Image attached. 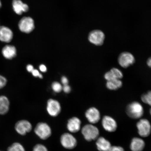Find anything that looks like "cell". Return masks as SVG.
Instances as JSON below:
<instances>
[{
  "mask_svg": "<svg viewBox=\"0 0 151 151\" xmlns=\"http://www.w3.org/2000/svg\"><path fill=\"white\" fill-rule=\"evenodd\" d=\"M35 133L41 139L45 140L52 135L51 128L48 124L45 122H39L35 129Z\"/></svg>",
  "mask_w": 151,
  "mask_h": 151,
  "instance_id": "3",
  "label": "cell"
},
{
  "mask_svg": "<svg viewBox=\"0 0 151 151\" xmlns=\"http://www.w3.org/2000/svg\"><path fill=\"white\" fill-rule=\"evenodd\" d=\"M39 69L41 72L43 73H45L47 71V68L46 66L43 65H41L39 66Z\"/></svg>",
  "mask_w": 151,
  "mask_h": 151,
  "instance_id": "31",
  "label": "cell"
},
{
  "mask_svg": "<svg viewBox=\"0 0 151 151\" xmlns=\"http://www.w3.org/2000/svg\"><path fill=\"white\" fill-rule=\"evenodd\" d=\"M19 29L22 32L29 33L35 28V22L32 18L30 17H24L19 22Z\"/></svg>",
  "mask_w": 151,
  "mask_h": 151,
  "instance_id": "7",
  "label": "cell"
},
{
  "mask_svg": "<svg viewBox=\"0 0 151 151\" xmlns=\"http://www.w3.org/2000/svg\"><path fill=\"white\" fill-rule=\"evenodd\" d=\"M96 145L99 151H109L112 146L110 142L103 137L98 138Z\"/></svg>",
  "mask_w": 151,
  "mask_h": 151,
  "instance_id": "18",
  "label": "cell"
},
{
  "mask_svg": "<svg viewBox=\"0 0 151 151\" xmlns=\"http://www.w3.org/2000/svg\"></svg>",
  "mask_w": 151,
  "mask_h": 151,
  "instance_id": "35",
  "label": "cell"
},
{
  "mask_svg": "<svg viewBox=\"0 0 151 151\" xmlns=\"http://www.w3.org/2000/svg\"><path fill=\"white\" fill-rule=\"evenodd\" d=\"M7 82L6 79L4 77L0 75V89H1L5 86Z\"/></svg>",
  "mask_w": 151,
  "mask_h": 151,
  "instance_id": "26",
  "label": "cell"
},
{
  "mask_svg": "<svg viewBox=\"0 0 151 151\" xmlns=\"http://www.w3.org/2000/svg\"><path fill=\"white\" fill-rule=\"evenodd\" d=\"M123 77L122 72L116 68H113L107 72L104 75V77L107 81L119 79L120 80Z\"/></svg>",
  "mask_w": 151,
  "mask_h": 151,
  "instance_id": "15",
  "label": "cell"
},
{
  "mask_svg": "<svg viewBox=\"0 0 151 151\" xmlns=\"http://www.w3.org/2000/svg\"><path fill=\"white\" fill-rule=\"evenodd\" d=\"M147 65H148V67L150 68L151 67V58H148L147 61Z\"/></svg>",
  "mask_w": 151,
  "mask_h": 151,
  "instance_id": "33",
  "label": "cell"
},
{
  "mask_svg": "<svg viewBox=\"0 0 151 151\" xmlns=\"http://www.w3.org/2000/svg\"><path fill=\"white\" fill-rule=\"evenodd\" d=\"M61 83L63 86L68 84L69 81L67 77L65 76H63L61 79Z\"/></svg>",
  "mask_w": 151,
  "mask_h": 151,
  "instance_id": "30",
  "label": "cell"
},
{
  "mask_svg": "<svg viewBox=\"0 0 151 151\" xmlns=\"http://www.w3.org/2000/svg\"><path fill=\"white\" fill-rule=\"evenodd\" d=\"M81 122L78 118L73 117L68 121L67 128L72 133H76L80 131L81 128Z\"/></svg>",
  "mask_w": 151,
  "mask_h": 151,
  "instance_id": "13",
  "label": "cell"
},
{
  "mask_svg": "<svg viewBox=\"0 0 151 151\" xmlns=\"http://www.w3.org/2000/svg\"><path fill=\"white\" fill-rule=\"evenodd\" d=\"M7 151H26L24 147L20 143L16 142L9 147Z\"/></svg>",
  "mask_w": 151,
  "mask_h": 151,
  "instance_id": "22",
  "label": "cell"
},
{
  "mask_svg": "<svg viewBox=\"0 0 151 151\" xmlns=\"http://www.w3.org/2000/svg\"><path fill=\"white\" fill-rule=\"evenodd\" d=\"M141 99L143 103L147 104L150 106L151 104V92L150 91L144 93L141 96Z\"/></svg>",
  "mask_w": 151,
  "mask_h": 151,
  "instance_id": "23",
  "label": "cell"
},
{
  "mask_svg": "<svg viewBox=\"0 0 151 151\" xmlns=\"http://www.w3.org/2000/svg\"><path fill=\"white\" fill-rule=\"evenodd\" d=\"M102 125L107 132H113L117 128V124L114 119L109 116H105L102 120Z\"/></svg>",
  "mask_w": 151,
  "mask_h": 151,
  "instance_id": "12",
  "label": "cell"
},
{
  "mask_svg": "<svg viewBox=\"0 0 151 151\" xmlns=\"http://www.w3.org/2000/svg\"><path fill=\"white\" fill-rule=\"evenodd\" d=\"M82 133L85 139L90 142L97 139L99 132L97 127L91 124H86L82 128Z\"/></svg>",
  "mask_w": 151,
  "mask_h": 151,
  "instance_id": "2",
  "label": "cell"
},
{
  "mask_svg": "<svg viewBox=\"0 0 151 151\" xmlns=\"http://www.w3.org/2000/svg\"><path fill=\"white\" fill-rule=\"evenodd\" d=\"M9 107V101L5 96H0V114L4 115L8 112Z\"/></svg>",
  "mask_w": 151,
  "mask_h": 151,
  "instance_id": "20",
  "label": "cell"
},
{
  "mask_svg": "<svg viewBox=\"0 0 151 151\" xmlns=\"http://www.w3.org/2000/svg\"><path fill=\"white\" fill-rule=\"evenodd\" d=\"M123 83L122 81L119 79H115L111 81H107L106 87L111 90H116L120 88L122 86Z\"/></svg>",
  "mask_w": 151,
  "mask_h": 151,
  "instance_id": "21",
  "label": "cell"
},
{
  "mask_svg": "<svg viewBox=\"0 0 151 151\" xmlns=\"http://www.w3.org/2000/svg\"><path fill=\"white\" fill-rule=\"evenodd\" d=\"M12 7L15 12L19 15L27 12L29 9L28 5L22 2L21 0H13Z\"/></svg>",
  "mask_w": 151,
  "mask_h": 151,
  "instance_id": "16",
  "label": "cell"
},
{
  "mask_svg": "<svg viewBox=\"0 0 151 151\" xmlns=\"http://www.w3.org/2000/svg\"><path fill=\"white\" fill-rule=\"evenodd\" d=\"M1 1H0V9H1Z\"/></svg>",
  "mask_w": 151,
  "mask_h": 151,
  "instance_id": "34",
  "label": "cell"
},
{
  "mask_svg": "<svg viewBox=\"0 0 151 151\" xmlns=\"http://www.w3.org/2000/svg\"><path fill=\"white\" fill-rule=\"evenodd\" d=\"M105 36L103 32L100 30H94L91 32L88 36L90 42L96 46L103 45L104 41Z\"/></svg>",
  "mask_w": 151,
  "mask_h": 151,
  "instance_id": "9",
  "label": "cell"
},
{
  "mask_svg": "<svg viewBox=\"0 0 151 151\" xmlns=\"http://www.w3.org/2000/svg\"><path fill=\"white\" fill-rule=\"evenodd\" d=\"M126 113L130 118L137 119L142 116L144 109L140 103L137 101H133L128 104L126 107Z\"/></svg>",
  "mask_w": 151,
  "mask_h": 151,
  "instance_id": "1",
  "label": "cell"
},
{
  "mask_svg": "<svg viewBox=\"0 0 151 151\" xmlns=\"http://www.w3.org/2000/svg\"><path fill=\"white\" fill-rule=\"evenodd\" d=\"M15 129L17 133L22 135H25L31 131L32 126L29 121L23 120L19 121L15 124Z\"/></svg>",
  "mask_w": 151,
  "mask_h": 151,
  "instance_id": "10",
  "label": "cell"
},
{
  "mask_svg": "<svg viewBox=\"0 0 151 151\" xmlns=\"http://www.w3.org/2000/svg\"><path fill=\"white\" fill-rule=\"evenodd\" d=\"M85 116L88 122L92 124L97 123L101 119V114L99 109L94 107L88 109L85 113Z\"/></svg>",
  "mask_w": 151,
  "mask_h": 151,
  "instance_id": "11",
  "label": "cell"
},
{
  "mask_svg": "<svg viewBox=\"0 0 151 151\" xmlns=\"http://www.w3.org/2000/svg\"><path fill=\"white\" fill-rule=\"evenodd\" d=\"M2 54L7 59H12L17 55L16 47L12 45H7L4 47L2 50Z\"/></svg>",
  "mask_w": 151,
  "mask_h": 151,
  "instance_id": "17",
  "label": "cell"
},
{
  "mask_svg": "<svg viewBox=\"0 0 151 151\" xmlns=\"http://www.w3.org/2000/svg\"><path fill=\"white\" fill-rule=\"evenodd\" d=\"M52 88L54 91L56 93H60L62 90V85L60 83L58 82H55L52 83Z\"/></svg>",
  "mask_w": 151,
  "mask_h": 151,
  "instance_id": "24",
  "label": "cell"
},
{
  "mask_svg": "<svg viewBox=\"0 0 151 151\" xmlns=\"http://www.w3.org/2000/svg\"><path fill=\"white\" fill-rule=\"evenodd\" d=\"M62 90L65 93H68L71 92V87L69 86L68 84L63 86L62 88Z\"/></svg>",
  "mask_w": 151,
  "mask_h": 151,
  "instance_id": "29",
  "label": "cell"
},
{
  "mask_svg": "<svg viewBox=\"0 0 151 151\" xmlns=\"http://www.w3.org/2000/svg\"><path fill=\"white\" fill-rule=\"evenodd\" d=\"M34 69L33 66L31 65H28L26 67V69L29 73H31Z\"/></svg>",
  "mask_w": 151,
  "mask_h": 151,
  "instance_id": "32",
  "label": "cell"
},
{
  "mask_svg": "<svg viewBox=\"0 0 151 151\" xmlns=\"http://www.w3.org/2000/svg\"><path fill=\"white\" fill-rule=\"evenodd\" d=\"M31 73L34 77H38L40 78H43L42 75L41 74L39 71L37 69H34Z\"/></svg>",
  "mask_w": 151,
  "mask_h": 151,
  "instance_id": "27",
  "label": "cell"
},
{
  "mask_svg": "<svg viewBox=\"0 0 151 151\" xmlns=\"http://www.w3.org/2000/svg\"><path fill=\"white\" fill-rule=\"evenodd\" d=\"M118 61L120 66L126 68L135 63V59L131 53L124 52L121 53L119 55Z\"/></svg>",
  "mask_w": 151,
  "mask_h": 151,
  "instance_id": "4",
  "label": "cell"
},
{
  "mask_svg": "<svg viewBox=\"0 0 151 151\" xmlns=\"http://www.w3.org/2000/svg\"><path fill=\"white\" fill-rule=\"evenodd\" d=\"M138 133L141 137H147L150 135L151 125L150 122L146 119H141L137 123Z\"/></svg>",
  "mask_w": 151,
  "mask_h": 151,
  "instance_id": "6",
  "label": "cell"
},
{
  "mask_svg": "<svg viewBox=\"0 0 151 151\" xmlns=\"http://www.w3.org/2000/svg\"><path fill=\"white\" fill-rule=\"evenodd\" d=\"M13 33L10 28L4 26H0V40L2 42L9 43L12 40Z\"/></svg>",
  "mask_w": 151,
  "mask_h": 151,
  "instance_id": "14",
  "label": "cell"
},
{
  "mask_svg": "<svg viewBox=\"0 0 151 151\" xmlns=\"http://www.w3.org/2000/svg\"><path fill=\"white\" fill-rule=\"evenodd\" d=\"M60 143L64 148L68 150H72L76 146L77 141L76 139L71 134L65 133L60 138Z\"/></svg>",
  "mask_w": 151,
  "mask_h": 151,
  "instance_id": "5",
  "label": "cell"
},
{
  "mask_svg": "<svg viewBox=\"0 0 151 151\" xmlns=\"http://www.w3.org/2000/svg\"><path fill=\"white\" fill-rule=\"evenodd\" d=\"M145 143L143 139L139 137H134L132 139L130 149L132 151H142L144 149Z\"/></svg>",
  "mask_w": 151,
  "mask_h": 151,
  "instance_id": "19",
  "label": "cell"
},
{
  "mask_svg": "<svg viewBox=\"0 0 151 151\" xmlns=\"http://www.w3.org/2000/svg\"><path fill=\"white\" fill-rule=\"evenodd\" d=\"M46 109L47 112L50 116L56 117L58 116L61 112V106L58 101L50 99L47 101Z\"/></svg>",
  "mask_w": 151,
  "mask_h": 151,
  "instance_id": "8",
  "label": "cell"
},
{
  "mask_svg": "<svg viewBox=\"0 0 151 151\" xmlns=\"http://www.w3.org/2000/svg\"><path fill=\"white\" fill-rule=\"evenodd\" d=\"M109 151H124L123 148L120 146H113L111 147Z\"/></svg>",
  "mask_w": 151,
  "mask_h": 151,
  "instance_id": "28",
  "label": "cell"
},
{
  "mask_svg": "<svg viewBox=\"0 0 151 151\" xmlns=\"http://www.w3.org/2000/svg\"><path fill=\"white\" fill-rule=\"evenodd\" d=\"M33 151H48L46 146L42 144L36 145L33 148Z\"/></svg>",
  "mask_w": 151,
  "mask_h": 151,
  "instance_id": "25",
  "label": "cell"
}]
</instances>
